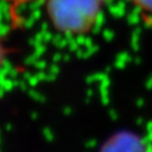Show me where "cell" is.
I'll list each match as a JSON object with an SVG mask.
<instances>
[{"label": "cell", "mask_w": 152, "mask_h": 152, "mask_svg": "<svg viewBox=\"0 0 152 152\" xmlns=\"http://www.w3.org/2000/svg\"><path fill=\"white\" fill-rule=\"evenodd\" d=\"M99 152H148V149L137 134L118 131L104 142Z\"/></svg>", "instance_id": "7a4b0ae2"}, {"label": "cell", "mask_w": 152, "mask_h": 152, "mask_svg": "<svg viewBox=\"0 0 152 152\" xmlns=\"http://www.w3.org/2000/svg\"><path fill=\"white\" fill-rule=\"evenodd\" d=\"M150 152H152V149H151V151H150Z\"/></svg>", "instance_id": "8992f818"}, {"label": "cell", "mask_w": 152, "mask_h": 152, "mask_svg": "<svg viewBox=\"0 0 152 152\" xmlns=\"http://www.w3.org/2000/svg\"><path fill=\"white\" fill-rule=\"evenodd\" d=\"M130 1L140 11L152 16V0H130Z\"/></svg>", "instance_id": "3957f363"}, {"label": "cell", "mask_w": 152, "mask_h": 152, "mask_svg": "<svg viewBox=\"0 0 152 152\" xmlns=\"http://www.w3.org/2000/svg\"><path fill=\"white\" fill-rule=\"evenodd\" d=\"M105 2L106 0H46L45 14L56 32L82 36L96 26Z\"/></svg>", "instance_id": "6da1fadb"}, {"label": "cell", "mask_w": 152, "mask_h": 152, "mask_svg": "<svg viewBox=\"0 0 152 152\" xmlns=\"http://www.w3.org/2000/svg\"><path fill=\"white\" fill-rule=\"evenodd\" d=\"M7 4H10L11 6H19V5H25L27 2H33L36 0H4Z\"/></svg>", "instance_id": "5b68a950"}, {"label": "cell", "mask_w": 152, "mask_h": 152, "mask_svg": "<svg viewBox=\"0 0 152 152\" xmlns=\"http://www.w3.org/2000/svg\"><path fill=\"white\" fill-rule=\"evenodd\" d=\"M8 52H9L8 48H6L5 44L2 43V41L0 39V68H1L2 64L5 63L6 56H7V54H8Z\"/></svg>", "instance_id": "277c9868"}]
</instances>
